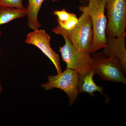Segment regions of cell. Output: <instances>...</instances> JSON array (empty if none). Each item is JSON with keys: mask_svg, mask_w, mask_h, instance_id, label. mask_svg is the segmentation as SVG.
Segmentation results:
<instances>
[{"mask_svg": "<svg viewBox=\"0 0 126 126\" xmlns=\"http://www.w3.org/2000/svg\"><path fill=\"white\" fill-rule=\"evenodd\" d=\"M57 34L61 35L65 41L63 46L60 48L63 61L66 63V68L76 70L79 74L90 72L93 69V61L90 54L82 52L72 44L59 25L52 29Z\"/></svg>", "mask_w": 126, "mask_h": 126, "instance_id": "7a4b0ae2", "label": "cell"}, {"mask_svg": "<svg viewBox=\"0 0 126 126\" xmlns=\"http://www.w3.org/2000/svg\"><path fill=\"white\" fill-rule=\"evenodd\" d=\"M23 0H0V6H6L22 9L24 8L22 3Z\"/></svg>", "mask_w": 126, "mask_h": 126, "instance_id": "4fadbf2b", "label": "cell"}, {"mask_svg": "<svg viewBox=\"0 0 126 126\" xmlns=\"http://www.w3.org/2000/svg\"><path fill=\"white\" fill-rule=\"evenodd\" d=\"M95 74L93 68L90 72L84 74H79L77 87L78 94L86 93L92 96H94V93L96 92L103 94V87L97 86L94 80L93 77Z\"/></svg>", "mask_w": 126, "mask_h": 126, "instance_id": "9c48e42d", "label": "cell"}, {"mask_svg": "<svg viewBox=\"0 0 126 126\" xmlns=\"http://www.w3.org/2000/svg\"><path fill=\"white\" fill-rule=\"evenodd\" d=\"M61 27L74 47L90 54L93 33L92 19L89 15L82 12L77 25L70 30L66 31Z\"/></svg>", "mask_w": 126, "mask_h": 126, "instance_id": "277c9868", "label": "cell"}, {"mask_svg": "<svg viewBox=\"0 0 126 126\" xmlns=\"http://www.w3.org/2000/svg\"><path fill=\"white\" fill-rule=\"evenodd\" d=\"M53 14L57 16L58 25L66 31L72 29L78 21L76 15L68 12L65 9L54 11Z\"/></svg>", "mask_w": 126, "mask_h": 126, "instance_id": "8fae6325", "label": "cell"}, {"mask_svg": "<svg viewBox=\"0 0 126 126\" xmlns=\"http://www.w3.org/2000/svg\"><path fill=\"white\" fill-rule=\"evenodd\" d=\"M79 73L76 70L66 68L64 72L56 75H49L48 82L41 84V87L46 91L56 88L65 92L68 97L69 106L74 103L78 98L79 94L77 84Z\"/></svg>", "mask_w": 126, "mask_h": 126, "instance_id": "8992f818", "label": "cell"}, {"mask_svg": "<svg viewBox=\"0 0 126 126\" xmlns=\"http://www.w3.org/2000/svg\"><path fill=\"white\" fill-rule=\"evenodd\" d=\"M105 0H89L87 6L80 5L79 10L90 16L92 23L93 39L90 54L97 52L106 47V30L107 19L105 16Z\"/></svg>", "mask_w": 126, "mask_h": 126, "instance_id": "6da1fadb", "label": "cell"}, {"mask_svg": "<svg viewBox=\"0 0 126 126\" xmlns=\"http://www.w3.org/2000/svg\"><path fill=\"white\" fill-rule=\"evenodd\" d=\"M50 40V36L45 30L37 29L27 35L25 43L39 49L52 61L57 74H59L62 72L59 56L51 48Z\"/></svg>", "mask_w": 126, "mask_h": 126, "instance_id": "52a82bcc", "label": "cell"}, {"mask_svg": "<svg viewBox=\"0 0 126 126\" xmlns=\"http://www.w3.org/2000/svg\"><path fill=\"white\" fill-rule=\"evenodd\" d=\"M93 68L102 80L126 84L121 65L116 59L107 57L102 52L92 54Z\"/></svg>", "mask_w": 126, "mask_h": 126, "instance_id": "3957f363", "label": "cell"}, {"mask_svg": "<svg viewBox=\"0 0 126 126\" xmlns=\"http://www.w3.org/2000/svg\"><path fill=\"white\" fill-rule=\"evenodd\" d=\"M1 31L0 30V38L1 36ZM2 85L1 84V81L0 79V93L1 92H2Z\"/></svg>", "mask_w": 126, "mask_h": 126, "instance_id": "5bb4252c", "label": "cell"}, {"mask_svg": "<svg viewBox=\"0 0 126 126\" xmlns=\"http://www.w3.org/2000/svg\"><path fill=\"white\" fill-rule=\"evenodd\" d=\"M26 8L16 9L13 7L0 6V26L7 24L12 21L23 18L26 16Z\"/></svg>", "mask_w": 126, "mask_h": 126, "instance_id": "7c38bea8", "label": "cell"}, {"mask_svg": "<svg viewBox=\"0 0 126 126\" xmlns=\"http://www.w3.org/2000/svg\"><path fill=\"white\" fill-rule=\"evenodd\" d=\"M126 33L117 37L106 36V46L102 51L105 56L113 58L119 62L125 74H126Z\"/></svg>", "mask_w": 126, "mask_h": 126, "instance_id": "ba28073f", "label": "cell"}, {"mask_svg": "<svg viewBox=\"0 0 126 126\" xmlns=\"http://www.w3.org/2000/svg\"><path fill=\"white\" fill-rule=\"evenodd\" d=\"M45 0H28L26 16L27 23L30 29L33 30L39 29L41 25L38 19V15L42 4ZM53 2L58 1L59 0H51Z\"/></svg>", "mask_w": 126, "mask_h": 126, "instance_id": "30bf717a", "label": "cell"}, {"mask_svg": "<svg viewBox=\"0 0 126 126\" xmlns=\"http://www.w3.org/2000/svg\"><path fill=\"white\" fill-rule=\"evenodd\" d=\"M107 24L106 36L117 37L126 33V0H105Z\"/></svg>", "mask_w": 126, "mask_h": 126, "instance_id": "5b68a950", "label": "cell"}]
</instances>
